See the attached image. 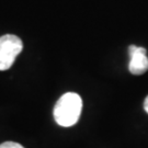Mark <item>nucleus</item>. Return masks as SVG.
<instances>
[{"label":"nucleus","mask_w":148,"mask_h":148,"mask_svg":"<svg viewBox=\"0 0 148 148\" xmlns=\"http://www.w3.org/2000/svg\"><path fill=\"white\" fill-rule=\"evenodd\" d=\"M21 38L13 34L0 36V70H8L13 65L16 56L22 52Z\"/></svg>","instance_id":"nucleus-2"},{"label":"nucleus","mask_w":148,"mask_h":148,"mask_svg":"<svg viewBox=\"0 0 148 148\" xmlns=\"http://www.w3.org/2000/svg\"><path fill=\"white\" fill-rule=\"evenodd\" d=\"M0 148H24L22 145L16 142H5L0 145Z\"/></svg>","instance_id":"nucleus-4"},{"label":"nucleus","mask_w":148,"mask_h":148,"mask_svg":"<svg viewBox=\"0 0 148 148\" xmlns=\"http://www.w3.org/2000/svg\"><path fill=\"white\" fill-rule=\"evenodd\" d=\"M82 111V99L78 93L67 92L63 95L54 106V119L63 127L75 125Z\"/></svg>","instance_id":"nucleus-1"},{"label":"nucleus","mask_w":148,"mask_h":148,"mask_svg":"<svg viewBox=\"0 0 148 148\" xmlns=\"http://www.w3.org/2000/svg\"><path fill=\"white\" fill-rule=\"evenodd\" d=\"M144 109H145V111L148 113V95L146 97L145 101H144Z\"/></svg>","instance_id":"nucleus-5"},{"label":"nucleus","mask_w":148,"mask_h":148,"mask_svg":"<svg viewBox=\"0 0 148 148\" xmlns=\"http://www.w3.org/2000/svg\"><path fill=\"white\" fill-rule=\"evenodd\" d=\"M146 48L136 45H131L128 47L130 64L128 70L132 75H143L148 70V57Z\"/></svg>","instance_id":"nucleus-3"}]
</instances>
